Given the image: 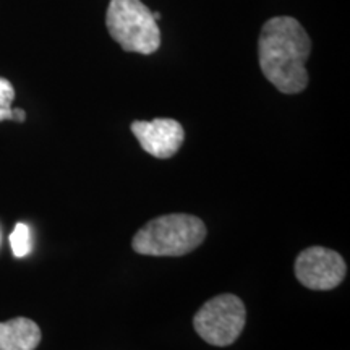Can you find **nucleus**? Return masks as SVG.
I'll use <instances>...</instances> for the list:
<instances>
[{"mask_svg": "<svg viewBox=\"0 0 350 350\" xmlns=\"http://www.w3.org/2000/svg\"><path fill=\"white\" fill-rule=\"evenodd\" d=\"M13 120L15 122H25L26 120V112L23 109H13Z\"/></svg>", "mask_w": 350, "mask_h": 350, "instance_id": "obj_10", "label": "nucleus"}, {"mask_svg": "<svg viewBox=\"0 0 350 350\" xmlns=\"http://www.w3.org/2000/svg\"><path fill=\"white\" fill-rule=\"evenodd\" d=\"M106 25L113 41L126 52L150 55L159 49V26L142 0H111Z\"/></svg>", "mask_w": 350, "mask_h": 350, "instance_id": "obj_3", "label": "nucleus"}, {"mask_svg": "<svg viewBox=\"0 0 350 350\" xmlns=\"http://www.w3.org/2000/svg\"><path fill=\"white\" fill-rule=\"evenodd\" d=\"M295 278L310 291H331L345 279L347 265L338 252L325 247H310L295 260Z\"/></svg>", "mask_w": 350, "mask_h": 350, "instance_id": "obj_5", "label": "nucleus"}, {"mask_svg": "<svg viewBox=\"0 0 350 350\" xmlns=\"http://www.w3.org/2000/svg\"><path fill=\"white\" fill-rule=\"evenodd\" d=\"M13 99H15V88L7 78L0 77V122L13 120Z\"/></svg>", "mask_w": 350, "mask_h": 350, "instance_id": "obj_9", "label": "nucleus"}, {"mask_svg": "<svg viewBox=\"0 0 350 350\" xmlns=\"http://www.w3.org/2000/svg\"><path fill=\"white\" fill-rule=\"evenodd\" d=\"M312 41L292 16H274L262 26L258 57L262 75L284 94H297L308 86L305 64Z\"/></svg>", "mask_w": 350, "mask_h": 350, "instance_id": "obj_1", "label": "nucleus"}, {"mask_svg": "<svg viewBox=\"0 0 350 350\" xmlns=\"http://www.w3.org/2000/svg\"><path fill=\"white\" fill-rule=\"evenodd\" d=\"M208 230L200 217L185 213L164 214L135 234L131 247L146 256H183L200 247Z\"/></svg>", "mask_w": 350, "mask_h": 350, "instance_id": "obj_2", "label": "nucleus"}, {"mask_svg": "<svg viewBox=\"0 0 350 350\" xmlns=\"http://www.w3.org/2000/svg\"><path fill=\"white\" fill-rule=\"evenodd\" d=\"M247 323V310L243 301L234 294H222L208 300L196 312L193 327L204 342L227 347L242 334Z\"/></svg>", "mask_w": 350, "mask_h": 350, "instance_id": "obj_4", "label": "nucleus"}, {"mask_svg": "<svg viewBox=\"0 0 350 350\" xmlns=\"http://www.w3.org/2000/svg\"><path fill=\"white\" fill-rule=\"evenodd\" d=\"M131 133L143 150L157 159H169L177 154L185 139V130L174 119L137 120L131 124Z\"/></svg>", "mask_w": 350, "mask_h": 350, "instance_id": "obj_6", "label": "nucleus"}, {"mask_svg": "<svg viewBox=\"0 0 350 350\" xmlns=\"http://www.w3.org/2000/svg\"><path fill=\"white\" fill-rule=\"evenodd\" d=\"M10 245L13 255L16 258H23L28 255L29 250H31V232H29V227L23 224V222H18L10 234Z\"/></svg>", "mask_w": 350, "mask_h": 350, "instance_id": "obj_8", "label": "nucleus"}, {"mask_svg": "<svg viewBox=\"0 0 350 350\" xmlns=\"http://www.w3.org/2000/svg\"><path fill=\"white\" fill-rule=\"evenodd\" d=\"M41 338L38 323L29 318L18 317L0 323V350H36Z\"/></svg>", "mask_w": 350, "mask_h": 350, "instance_id": "obj_7", "label": "nucleus"}]
</instances>
